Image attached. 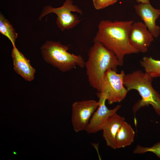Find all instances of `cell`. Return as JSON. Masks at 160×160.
I'll list each match as a JSON object with an SVG mask.
<instances>
[{
    "label": "cell",
    "instance_id": "cell-3",
    "mask_svg": "<svg viewBox=\"0 0 160 160\" xmlns=\"http://www.w3.org/2000/svg\"><path fill=\"white\" fill-rule=\"evenodd\" d=\"M153 78L140 70L125 74L124 84L128 92L137 90L141 97L134 105L132 111L135 115L142 108L151 105L156 113L160 116V94L152 85Z\"/></svg>",
    "mask_w": 160,
    "mask_h": 160
},
{
    "label": "cell",
    "instance_id": "cell-9",
    "mask_svg": "<svg viewBox=\"0 0 160 160\" xmlns=\"http://www.w3.org/2000/svg\"><path fill=\"white\" fill-rule=\"evenodd\" d=\"M97 97L100 105L93 114L85 130L88 134H94L102 130L108 119L117 113L121 107L119 105L113 109H109L105 105V98L101 96Z\"/></svg>",
    "mask_w": 160,
    "mask_h": 160
},
{
    "label": "cell",
    "instance_id": "cell-16",
    "mask_svg": "<svg viewBox=\"0 0 160 160\" xmlns=\"http://www.w3.org/2000/svg\"><path fill=\"white\" fill-rule=\"evenodd\" d=\"M147 152L154 153L160 159V141L150 147L137 145L133 151V153L135 154H142Z\"/></svg>",
    "mask_w": 160,
    "mask_h": 160
},
{
    "label": "cell",
    "instance_id": "cell-12",
    "mask_svg": "<svg viewBox=\"0 0 160 160\" xmlns=\"http://www.w3.org/2000/svg\"><path fill=\"white\" fill-rule=\"evenodd\" d=\"M125 121V118L116 113L112 115L103 126L102 130L103 137L106 145L116 149L115 140L120 128Z\"/></svg>",
    "mask_w": 160,
    "mask_h": 160
},
{
    "label": "cell",
    "instance_id": "cell-1",
    "mask_svg": "<svg viewBox=\"0 0 160 160\" xmlns=\"http://www.w3.org/2000/svg\"><path fill=\"white\" fill-rule=\"evenodd\" d=\"M132 20H101L93 41L98 42L112 52L123 65L125 56L138 52L130 44L129 33Z\"/></svg>",
    "mask_w": 160,
    "mask_h": 160
},
{
    "label": "cell",
    "instance_id": "cell-6",
    "mask_svg": "<svg viewBox=\"0 0 160 160\" xmlns=\"http://www.w3.org/2000/svg\"><path fill=\"white\" fill-rule=\"evenodd\" d=\"M76 12L83 14L82 10L77 6L74 5L72 0H66L61 7L54 8L50 6L44 7L41 12L39 19L41 20L48 14L53 13L57 16L56 24L60 29L63 31L72 29L81 21L77 15L72 12Z\"/></svg>",
    "mask_w": 160,
    "mask_h": 160
},
{
    "label": "cell",
    "instance_id": "cell-13",
    "mask_svg": "<svg viewBox=\"0 0 160 160\" xmlns=\"http://www.w3.org/2000/svg\"><path fill=\"white\" fill-rule=\"evenodd\" d=\"M135 131L131 125L125 121L118 130L115 140L116 149L124 148L134 141Z\"/></svg>",
    "mask_w": 160,
    "mask_h": 160
},
{
    "label": "cell",
    "instance_id": "cell-10",
    "mask_svg": "<svg viewBox=\"0 0 160 160\" xmlns=\"http://www.w3.org/2000/svg\"><path fill=\"white\" fill-rule=\"evenodd\" d=\"M134 8L153 37L158 38L160 35V27L156 23L160 16V9L154 8L150 4L140 3L134 6Z\"/></svg>",
    "mask_w": 160,
    "mask_h": 160
},
{
    "label": "cell",
    "instance_id": "cell-18",
    "mask_svg": "<svg viewBox=\"0 0 160 160\" xmlns=\"http://www.w3.org/2000/svg\"><path fill=\"white\" fill-rule=\"evenodd\" d=\"M137 1L140 3L143 4H150L149 0H136Z\"/></svg>",
    "mask_w": 160,
    "mask_h": 160
},
{
    "label": "cell",
    "instance_id": "cell-2",
    "mask_svg": "<svg viewBox=\"0 0 160 160\" xmlns=\"http://www.w3.org/2000/svg\"><path fill=\"white\" fill-rule=\"evenodd\" d=\"M93 43L89 50L85 67L89 85L98 92L107 70L116 71L118 66L123 65L112 52L98 42L93 41Z\"/></svg>",
    "mask_w": 160,
    "mask_h": 160
},
{
    "label": "cell",
    "instance_id": "cell-7",
    "mask_svg": "<svg viewBox=\"0 0 160 160\" xmlns=\"http://www.w3.org/2000/svg\"><path fill=\"white\" fill-rule=\"evenodd\" d=\"M99 105V101L94 100L76 101L73 103L71 122L75 132L85 131L92 116Z\"/></svg>",
    "mask_w": 160,
    "mask_h": 160
},
{
    "label": "cell",
    "instance_id": "cell-4",
    "mask_svg": "<svg viewBox=\"0 0 160 160\" xmlns=\"http://www.w3.org/2000/svg\"><path fill=\"white\" fill-rule=\"evenodd\" d=\"M68 47L59 41H47L41 47L42 57L47 63L65 72L78 66L85 67V61L80 55H76L68 52Z\"/></svg>",
    "mask_w": 160,
    "mask_h": 160
},
{
    "label": "cell",
    "instance_id": "cell-17",
    "mask_svg": "<svg viewBox=\"0 0 160 160\" xmlns=\"http://www.w3.org/2000/svg\"><path fill=\"white\" fill-rule=\"evenodd\" d=\"M118 0H92L95 8L97 10L104 9L116 3Z\"/></svg>",
    "mask_w": 160,
    "mask_h": 160
},
{
    "label": "cell",
    "instance_id": "cell-5",
    "mask_svg": "<svg viewBox=\"0 0 160 160\" xmlns=\"http://www.w3.org/2000/svg\"><path fill=\"white\" fill-rule=\"evenodd\" d=\"M125 75L123 70L119 73L112 69L107 70L97 96L104 97L110 105L123 100L128 92L124 84Z\"/></svg>",
    "mask_w": 160,
    "mask_h": 160
},
{
    "label": "cell",
    "instance_id": "cell-14",
    "mask_svg": "<svg viewBox=\"0 0 160 160\" xmlns=\"http://www.w3.org/2000/svg\"><path fill=\"white\" fill-rule=\"evenodd\" d=\"M145 72L153 78L160 77V60L151 57H144L140 61Z\"/></svg>",
    "mask_w": 160,
    "mask_h": 160
},
{
    "label": "cell",
    "instance_id": "cell-15",
    "mask_svg": "<svg viewBox=\"0 0 160 160\" xmlns=\"http://www.w3.org/2000/svg\"><path fill=\"white\" fill-rule=\"evenodd\" d=\"M0 33L10 40L13 47H15V43L17 34L12 25L1 13L0 14Z\"/></svg>",
    "mask_w": 160,
    "mask_h": 160
},
{
    "label": "cell",
    "instance_id": "cell-8",
    "mask_svg": "<svg viewBox=\"0 0 160 160\" xmlns=\"http://www.w3.org/2000/svg\"><path fill=\"white\" fill-rule=\"evenodd\" d=\"M129 40L131 46L138 52H147L154 37L145 24L141 22H133L129 33Z\"/></svg>",
    "mask_w": 160,
    "mask_h": 160
},
{
    "label": "cell",
    "instance_id": "cell-11",
    "mask_svg": "<svg viewBox=\"0 0 160 160\" xmlns=\"http://www.w3.org/2000/svg\"><path fill=\"white\" fill-rule=\"evenodd\" d=\"M11 55L15 71L27 81H31L33 80L36 70L31 65L30 60L16 46L13 47Z\"/></svg>",
    "mask_w": 160,
    "mask_h": 160
}]
</instances>
